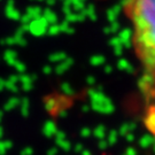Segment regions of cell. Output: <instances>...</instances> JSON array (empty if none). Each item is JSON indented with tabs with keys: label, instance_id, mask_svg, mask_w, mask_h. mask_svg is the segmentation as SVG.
<instances>
[{
	"label": "cell",
	"instance_id": "1",
	"mask_svg": "<svg viewBox=\"0 0 155 155\" xmlns=\"http://www.w3.org/2000/svg\"><path fill=\"white\" fill-rule=\"evenodd\" d=\"M124 11L132 22V44L144 69L139 87L150 104L155 99V0H127Z\"/></svg>",
	"mask_w": 155,
	"mask_h": 155
},
{
	"label": "cell",
	"instance_id": "2",
	"mask_svg": "<svg viewBox=\"0 0 155 155\" xmlns=\"http://www.w3.org/2000/svg\"><path fill=\"white\" fill-rule=\"evenodd\" d=\"M47 21L44 17L36 18L29 23V31L32 33L33 36H41L47 31Z\"/></svg>",
	"mask_w": 155,
	"mask_h": 155
},
{
	"label": "cell",
	"instance_id": "3",
	"mask_svg": "<svg viewBox=\"0 0 155 155\" xmlns=\"http://www.w3.org/2000/svg\"><path fill=\"white\" fill-rule=\"evenodd\" d=\"M93 108L95 110L104 113V114H109L114 110V107L111 105L110 100H107L106 98H93Z\"/></svg>",
	"mask_w": 155,
	"mask_h": 155
},
{
	"label": "cell",
	"instance_id": "4",
	"mask_svg": "<svg viewBox=\"0 0 155 155\" xmlns=\"http://www.w3.org/2000/svg\"><path fill=\"white\" fill-rule=\"evenodd\" d=\"M144 123L146 129L155 137V105H150L145 114Z\"/></svg>",
	"mask_w": 155,
	"mask_h": 155
},
{
	"label": "cell",
	"instance_id": "5",
	"mask_svg": "<svg viewBox=\"0 0 155 155\" xmlns=\"http://www.w3.org/2000/svg\"><path fill=\"white\" fill-rule=\"evenodd\" d=\"M41 15V9H40V7L38 6H32V7H29L27 8V13H25V15H23L21 16V21H22V24H28L33 21V20H36V18H39Z\"/></svg>",
	"mask_w": 155,
	"mask_h": 155
},
{
	"label": "cell",
	"instance_id": "6",
	"mask_svg": "<svg viewBox=\"0 0 155 155\" xmlns=\"http://www.w3.org/2000/svg\"><path fill=\"white\" fill-rule=\"evenodd\" d=\"M5 14L8 18L14 20V21L21 20V14H20V12L15 8L14 0H8V1H7V5H6V8H5Z\"/></svg>",
	"mask_w": 155,
	"mask_h": 155
},
{
	"label": "cell",
	"instance_id": "7",
	"mask_svg": "<svg viewBox=\"0 0 155 155\" xmlns=\"http://www.w3.org/2000/svg\"><path fill=\"white\" fill-rule=\"evenodd\" d=\"M1 45H9V46L18 45V46H24V45H27V40L23 38V36H17V35H15L14 37H8V38L6 39H2L1 40Z\"/></svg>",
	"mask_w": 155,
	"mask_h": 155
},
{
	"label": "cell",
	"instance_id": "8",
	"mask_svg": "<svg viewBox=\"0 0 155 155\" xmlns=\"http://www.w3.org/2000/svg\"><path fill=\"white\" fill-rule=\"evenodd\" d=\"M20 78V82L22 83V89L24 91H30V90L32 89V83L33 81L36 79V76H33V75H21V76H18Z\"/></svg>",
	"mask_w": 155,
	"mask_h": 155
},
{
	"label": "cell",
	"instance_id": "9",
	"mask_svg": "<svg viewBox=\"0 0 155 155\" xmlns=\"http://www.w3.org/2000/svg\"><path fill=\"white\" fill-rule=\"evenodd\" d=\"M60 107L59 105V99H54V98H48L46 99V102H45V109L48 111V113H56L58 111V108Z\"/></svg>",
	"mask_w": 155,
	"mask_h": 155
},
{
	"label": "cell",
	"instance_id": "10",
	"mask_svg": "<svg viewBox=\"0 0 155 155\" xmlns=\"http://www.w3.org/2000/svg\"><path fill=\"white\" fill-rule=\"evenodd\" d=\"M44 134L46 137H52V136H54L58 132V130H56V125L54 122H52V121H47V122L45 123L44 125Z\"/></svg>",
	"mask_w": 155,
	"mask_h": 155
},
{
	"label": "cell",
	"instance_id": "11",
	"mask_svg": "<svg viewBox=\"0 0 155 155\" xmlns=\"http://www.w3.org/2000/svg\"><path fill=\"white\" fill-rule=\"evenodd\" d=\"M4 59H5V61L9 64V66H13L16 63L17 61V54L15 51L13 50H7L5 52V54H4Z\"/></svg>",
	"mask_w": 155,
	"mask_h": 155
},
{
	"label": "cell",
	"instance_id": "12",
	"mask_svg": "<svg viewBox=\"0 0 155 155\" xmlns=\"http://www.w3.org/2000/svg\"><path fill=\"white\" fill-rule=\"evenodd\" d=\"M155 143V139L152 137V136H150V134H145V136H143L141 138H140V140H139V145H140V147H143V148H148L150 146H152V145H154Z\"/></svg>",
	"mask_w": 155,
	"mask_h": 155
},
{
	"label": "cell",
	"instance_id": "13",
	"mask_svg": "<svg viewBox=\"0 0 155 155\" xmlns=\"http://www.w3.org/2000/svg\"><path fill=\"white\" fill-rule=\"evenodd\" d=\"M21 101L18 100V98H16V97H13V98H11V99L8 100L7 102L5 104V106H4V109L5 110H12V109H14L15 107H17V105L20 104Z\"/></svg>",
	"mask_w": 155,
	"mask_h": 155
},
{
	"label": "cell",
	"instance_id": "14",
	"mask_svg": "<svg viewBox=\"0 0 155 155\" xmlns=\"http://www.w3.org/2000/svg\"><path fill=\"white\" fill-rule=\"evenodd\" d=\"M43 14H44V15H43V17H44L45 20L47 21V23L54 24V23L56 22V18H58V17H56L55 13H53L51 9H45Z\"/></svg>",
	"mask_w": 155,
	"mask_h": 155
},
{
	"label": "cell",
	"instance_id": "15",
	"mask_svg": "<svg viewBox=\"0 0 155 155\" xmlns=\"http://www.w3.org/2000/svg\"><path fill=\"white\" fill-rule=\"evenodd\" d=\"M93 134L98 139L102 140V139L105 138V136H106V127H104V125H98V127L94 129Z\"/></svg>",
	"mask_w": 155,
	"mask_h": 155
},
{
	"label": "cell",
	"instance_id": "16",
	"mask_svg": "<svg viewBox=\"0 0 155 155\" xmlns=\"http://www.w3.org/2000/svg\"><path fill=\"white\" fill-rule=\"evenodd\" d=\"M20 104H21V113H22V115L24 117H27L29 114V100L27 98H23Z\"/></svg>",
	"mask_w": 155,
	"mask_h": 155
},
{
	"label": "cell",
	"instance_id": "17",
	"mask_svg": "<svg viewBox=\"0 0 155 155\" xmlns=\"http://www.w3.org/2000/svg\"><path fill=\"white\" fill-rule=\"evenodd\" d=\"M56 144L59 145L63 150H66V152L71 150V144H70L68 140H66V138L64 139H56Z\"/></svg>",
	"mask_w": 155,
	"mask_h": 155
},
{
	"label": "cell",
	"instance_id": "18",
	"mask_svg": "<svg viewBox=\"0 0 155 155\" xmlns=\"http://www.w3.org/2000/svg\"><path fill=\"white\" fill-rule=\"evenodd\" d=\"M69 66H70V60H66V61H63L62 63H60L59 66L56 67L55 71L56 74H62V72H64L69 68Z\"/></svg>",
	"mask_w": 155,
	"mask_h": 155
},
{
	"label": "cell",
	"instance_id": "19",
	"mask_svg": "<svg viewBox=\"0 0 155 155\" xmlns=\"http://www.w3.org/2000/svg\"><path fill=\"white\" fill-rule=\"evenodd\" d=\"M117 139H118V132L115 131V130H111L110 132H109V134H108V139H107L108 144L109 145L116 144Z\"/></svg>",
	"mask_w": 155,
	"mask_h": 155
},
{
	"label": "cell",
	"instance_id": "20",
	"mask_svg": "<svg viewBox=\"0 0 155 155\" xmlns=\"http://www.w3.org/2000/svg\"><path fill=\"white\" fill-rule=\"evenodd\" d=\"M64 58H66V54H64V53H55V54H52V55L50 56V61L51 62L63 61Z\"/></svg>",
	"mask_w": 155,
	"mask_h": 155
},
{
	"label": "cell",
	"instance_id": "21",
	"mask_svg": "<svg viewBox=\"0 0 155 155\" xmlns=\"http://www.w3.org/2000/svg\"><path fill=\"white\" fill-rule=\"evenodd\" d=\"M5 89L6 90H8V91H11V92H17V86H16V84H14V83H12V82H9V81H6L5 82Z\"/></svg>",
	"mask_w": 155,
	"mask_h": 155
},
{
	"label": "cell",
	"instance_id": "22",
	"mask_svg": "<svg viewBox=\"0 0 155 155\" xmlns=\"http://www.w3.org/2000/svg\"><path fill=\"white\" fill-rule=\"evenodd\" d=\"M60 31H61V28L58 24H52L50 28H48V33L50 35H58Z\"/></svg>",
	"mask_w": 155,
	"mask_h": 155
},
{
	"label": "cell",
	"instance_id": "23",
	"mask_svg": "<svg viewBox=\"0 0 155 155\" xmlns=\"http://www.w3.org/2000/svg\"><path fill=\"white\" fill-rule=\"evenodd\" d=\"M14 68H15L18 72H24V71H25V69H27L25 64H24V63H22V62H20L18 60H17L16 63L14 64Z\"/></svg>",
	"mask_w": 155,
	"mask_h": 155
},
{
	"label": "cell",
	"instance_id": "24",
	"mask_svg": "<svg viewBox=\"0 0 155 155\" xmlns=\"http://www.w3.org/2000/svg\"><path fill=\"white\" fill-rule=\"evenodd\" d=\"M81 136L84 137V138H87V137L91 136V130H90L89 127H83L81 130Z\"/></svg>",
	"mask_w": 155,
	"mask_h": 155
},
{
	"label": "cell",
	"instance_id": "25",
	"mask_svg": "<svg viewBox=\"0 0 155 155\" xmlns=\"http://www.w3.org/2000/svg\"><path fill=\"white\" fill-rule=\"evenodd\" d=\"M109 146V144H108V141H106V140H100L99 141V144H98V147H99L100 150H105L107 147Z\"/></svg>",
	"mask_w": 155,
	"mask_h": 155
},
{
	"label": "cell",
	"instance_id": "26",
	"mask_svg": "<svg viewBox=\"0 0 155 155\" xmlns=\"http://www.w3.org/2000/svg\"><path fill=\"white\" fill-rule=\"evenodd\" d=\"M62 92L64 94H71V90H70V86L69 84H62Z\"/></svg>",
	"mask_w": 155,
	"mask_h": 155
},
{
	"label": "cell",
	"instance_id": "27",
	"mask_svg": "<svg viewBox=\"0 0 155 155\" xmlns=\"http://www.w3.org/2000/svg\"><path fill=\"white\" fill-rule=\"evenodd\" d=\"M102 58L101 56H94V58H92V60H91V63L92 64H100V63H102Z\"/></svg>",
	"mask_w": 155,
	"mask_h": 155
},
{
	"label": "cell",
	"instance_id": "28",
	"mask_svg": "<svg viewBox=\"0 0 155 155\" xmlns=\"http://www.w3.org/2000/svg\"><path fill=\"white\" fill-rule=\"evenodd\" d=\"M123 155H137V150H134L133 147H129V148L125 150V152H124Z\"/></svg>",
	"mask_w": 155,
	"mask_h": 155
},
{
	"label": "cell",
	"instance_id": "29",
	"mask_svg": "<svg viewBox=\"0 0 155 155\" xmlns=\"http://www.w3.org/2000/svg\"><path fill=\"white\" fill-rule=\"evenodd\" d=\"M8 81L9 82H12V83L16 84L18 81H20V78H18V76H16V75H11L9 76V78H8Z\"/></svg>",
	"mask_w": 155,
	"mask_h": 155
},
{
	"label": "cell",
	"instance_id": "30",
	"mask_svg": "<svg viewBox=\"0 0 155 155\" xmlns=\"http://www.w3.org/2000/svg\"><path fill=\"white\" fill-rule=\"evenodd\" d=\"M83 150H84V148L82 144H77L75 146V152H76V153H82Z\"/></svg>",
	"mask_w": 155,
	"mask_h": 155
},
{
	"label": "cell",
	"instance_id": "31",
	"mask_svg": "<svg viewBox=\"0 0 155 155\" xmlns=\"http://www.w3.org/2000/svg\"><path fill=\"white\" fill-rule=\"evenodd\" d=\"M125 138H127V141H133V140H134V136H133L132 132H130V133H127V136H125Z\"/></svg>",
	"mask_w": 155,
	"mask_h": 155
},
{
	"label": "cell",
	"instance_id": "32",
	"mask_svg": "<svg viewBox=\"0 0 155 155\" xmlns=\"http://www.w3.org/2000/svg\"><path fill=\"white\" fill-rule=\"evenodd\" d=\"M43 71H44V74H51V72H52V68L48 66H46L43 68Z\"/></svg>",
	"mask_w": 155,
	"mask_h": 155
},
{
	"label": "cell",
	"instance_id": "33",
	"mask_svg": "<svg viewBox=\"0 0 155 155\" xmlns=\"http://www.w3.org/2000/svg\"><path fill=\"white\" fill-rule=\"evenodd\" d=\"M31 153H32V150H31V148H25V150H23L22 155H31Z\"/></svg>",
	"mask_w": 155,
	"mask_h": 155
},
{
	"label": "cell",
	"instance_id": "34",
	"mask_svg": "<svg viewBox=\"0 0 155 155\" xmlns=\"http://www.w3.org/2000/svg\"><path fill=\"white\" fill-rule=\"evenodd\" d=\"M5 82L2 78H0V91H2V90L5 89Z\"/></svg>",
	"mask_w": 155,
	"mask_h": 155
},
{
	"label": "cell",
	"instance_id": "35",
	"mask_svg": "<svg viewBox=\"0 0 155 155\" xmlns=\"http://www.w3.org/2000/svg\"><path fill=\"white\" fill-rule=\"evenodd\" d=\"M56 153H58V150L55 148H52V150H48V154L47 155H56Z\"/></svg>",
	"mask_w": 155,
	"mask_h": 155
},
{
	"label": "cell",
	"instance_id": "36",
	"mask_svg": "<svg viewBox=\"0 0 155 155\" xmlns=\"http://www.w3.org/2000/svg\"><path fill=\"white\" fill-rule=\"evenodd\" d=\"M82 155H92V154H91V152H89V150H84L83 152H82Z\"/></svg>",
	"mask_w": 155,
	"mask_h": 155
},
{
	"label": "cell",
	"instance_id": "37",
	"mask_svg": "<svg viewBox=\"0 0 155 155\" xmlns=\"http://www.w3.org/2000/svg\"><path fill=\"white\" fill-rule=\"evenodd\" d=\"M54 2H55V0H47V4H48V5H53V4H54Z\"/></svg>",
	"mask_w": 155,
	"mask_h": 155
},
{
	"label": "cell",
	"instance_id": "38",
	"mask_svg": "<svg viewBox=\"0 0 155 155\" xmlns=\"http://www.w3.org/2000/svg\"><path fill=\"white\" fill-rule=\"evenodd\" d=\"M1 134H2V129L0 127V137H1Z\"/></svg>",
	"mask_w": 155,
	"mask_h": 155
},
{
	"label": "cell",
	"instance_id": "39",
	"mask_svg": "<svg viewBox=\"0 0 155 155\" xmlns=\"http://www.w3.org/2000/svg\"><path fill=\"white\" fill-rule=\"evenodd\" d=\"M1 116H2V113L0 111V120H1Z\"/></svg>",
	"mask_w": 155,
	"mask_h": 155
},
{
	"label": "cell",
	"instance_id": "40",
	"mask_svg": "<svg viewBox=\"0 0 155 155\" xmlns=\"http://www.w3.org/2000/svg\"><path fill=\"white\" fill-rule=\"evenodd\" d=\"M154 150H155V143H154Z\"/></svg>",
	"mask_w": 155,
	"mask_h": 155
},
{
	"label": "cell",
	"instance_id": "41",
	"mask_svg": "<svg viewBox=\"0 0 155 155\" xmlns=\"http://www.w3.org/2000/svg\"><path fill=\"white\" fill-rule=\"evenodd\" d=\"M38 1H41V0H38Z\"/></svg>",
	"mask_w": 155,
	"mask_h": 155
},
{
	"label": "cell",
	"instance_id": "42",
	"mask_svg": "<svg viewBox=\"0 0 155 155\" xmlns=\"http://www.w3.org/2000/svg\"><path fill=\"white\" fill-rule=\"evenodd\" d=\"M0 1H1V0H0Z\"/></svg>",
	"mask_w": 155,
	"mask_h": 155
}]
</instances>
